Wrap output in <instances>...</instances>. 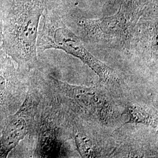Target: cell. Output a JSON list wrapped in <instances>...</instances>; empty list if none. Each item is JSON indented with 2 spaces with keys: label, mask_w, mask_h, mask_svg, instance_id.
I'll return each mask as SVG.
<instances>
[{
  "label": "cell",
  "mask_w": 158,
  "mask_h": 158,
  "mask_svg": "<svg viewBox=\"0 0 158 158\" xmlns=\"http://www.w3.org/2000/svg\"><path fill=\"white\" fill-rule=\"evenodd\" d=\"M28 76L18 68L9 56L0 64V132L23 104L28 89Z\"/></svg>",
  "instance_id": "obj_5"
},
{
  "label": "cell",
  "mask_w": 158,
  "mask_h": 158,
  "mask_svg": "<svg viewBox=\"0 0 158 158\" xmlns=\"http://www.w3.org/2000/svg\"><path fill=\"white\" fill-rule=\"evenodd\" d=\"M125 113L128 118L125 124H143L153 128L158 127L157 115L141 104L130 103L126 108Z\"/></svg>",
  "instance_id": "obj_7"
},
{
  "label": "cell",
  "mask_w": 158,
  "mask_h": 158,
  "mask_svg": "<svg viewBox=\"0 0 158 158\" xmlns=\"http://www.w3.org/2000/svg\"><path fill=\"white\" fill-rule=\"evenodd\" d=\"M40 80L57 94L67 97L86 114L105 124L113 121L115 111L107 97L95 86L72 85L62 81L52 74H40Z\"/></svg>",
  "instance_id": "obj_3"
},
{
  "label": "cell",
  "mask_w": 158,
  "mask_h": 158,
  "mask_svg": "<svg viewBox=\"0 0 158 158\" xmlns=\"http://www.w3.org/2000/svg\"><path fill=\"white\" fill-rule=\"evenodd\" d=\"M0 135H1V132H0Z\"/></svg>",
  "instance_id": "obj_11"
},
{
  "label": "cell",
  "mask_w": 158,
  "mask_h": 158,
  "mask_svg": "<svg viewBox=\"0 0 158 158\" xmlns=\"http://www.w3.org/2000/svg\"><path fill=\"white\" fill-rule=\"evenodd\" d=\"M79 25L85 36L96 43L121 46L130 38L131 25L123 15L85 19Z\"/></svg>",
  "instance_id": "obj_6"
},
{
  "label": "cell",
  "mask_w": 158,
  "mask_h": 158,
  "mask_svg": "<svg viewBox=\"0 0 158 158\" xmlns=\"http://www.w3.org/2000/svg\"><path fill=\"white\" fill-rule=\"evenodd\" d=\"M3 0H0V45L2 44V26H3Z\"/></svg>",
  "instance_id": "obj_9"
},
{
  "label": "cell",
  "mask_w": 158,
  "mask_h": 158,
  "mask_svg": "<svg viewBox=\"0 0 158 158\" xmlns=\"http://www.w3.org/2000/svg\"><path fill=\"white\" fill-rule=\"evenodd\" d=\"M8 56V55L6 54V51H4L2 46L0 45V64L2 62L6 57Z\"/></svg>",
  "instance_id": "obj_10"
},
{
  "label": "cell",
  "mask_w": 158,
  "mask_h": 158,
  "mask_svg": "<svg viewBox=\"0 0 158 158\" xmlns=\"http://www.w3.org/2000/svg\"><path fill=\"white\" fill-rule=\"evenodd\" d=\"M37 38V52L48 49L64 51L77 57L91 69L102 84L117 83L119 77L113 69L98 60L88 51L79 37L66 27L56 12L47 5L40 19Z\"/></svg>",
  "instance_id": "obj_2"
},
{
  "label": "cell",
  "mask_w": 158,
  "mask_h": 158,
  "mask_svg": "<svg viewBox=\"0 0 158 158\" xmlns=\"http://www.w3.org/2000/svg\"><path fill=\"white\" fill-rule=\"evenodd\" d=\"M77 151L81 157L85 158L100 157V147L89 136L83 132H78L74 136Z\"/></svg>",
  "instance_id": "obj_8"
},
{
  "label": "cell",
  "mask_w": 158,
  "mask_h": 158,
  "mask_svg": "<svg viewBox=\"0 0 158 158\" xmlns=\"http://www.w3.org/2000/svg\"><path fill=\"white\" fill-rule=\"evenodd\" d=\"M47 0H3L2 46L23 73L38 61L37 38Z\"/></svg>",
  "instance_id": "obj_1"
},
{
  "label": "cell",
  "mask_w": 158,
  "mask_h": 158,
  "mask_svg": "<svg viewBox=\"0 0 158 158\" xmlns=\"http://www.w3.org/2000/svg\"><path fill=\"white\" fill-rule=\"evenodd\" d=\"M38 104V93L34 85L28 82L23 104L1 130L0 158H7L28 135L34 123Z\"/></svg>",
  "instance_id": "obj_4"
}]
</instances>
